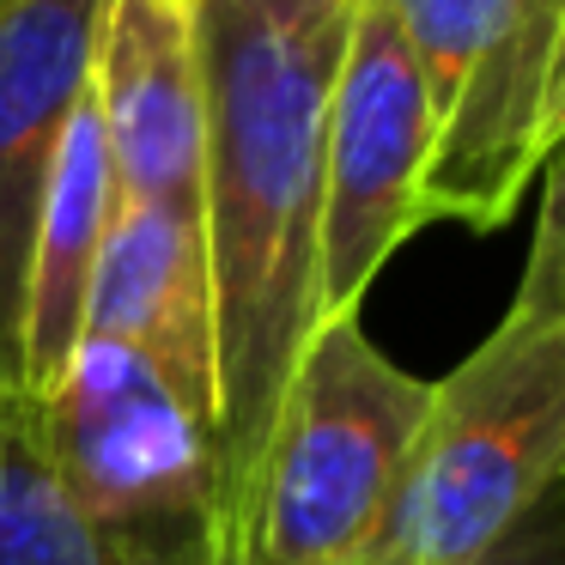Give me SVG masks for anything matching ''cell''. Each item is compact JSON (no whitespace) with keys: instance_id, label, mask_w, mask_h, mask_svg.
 I'll use <instances>...</instances> for the list:
<instances>
[{"instance_id":"3","label":"cell","mask_w":565,"mask_h":565,"mask_svg":"<svg viewBox=\"0 0 565 565\" xmlns=\"http://www.w3.org/2000/svg\"><path fill=\"white\" fill-rule=\"evenodd\" d=\"M431 402L359 317L322 322L286 383L237 565H365Z\"/></svg>"},{"instance_id":"13","label":"cell","mask_w":565,"mask_h":565,"mask_svg":"<svg viewBox=\"0 0 565 565\" xmlns=\"http://www.w3.org/2000/svg\"><path fill=\"white\" fill-rule=\"evenodd\" d=\"M535 244L553 256V274H559V286H565V140L547 152V195H541Z\"/></svg>"},{"instance_id":"11","label":"cell","mask_w":565,"mask_h":565,"mask_svg":"<svg viewBox=\"0 0 565 565\" xmlns=\"http://www.w3.org/2000/svg\"><path fill=\"white\" fill-rule=\"evenodd\" d=\"M383 13L402 31L407 55L419 67V86H426L431 122L444 128L468 79L480 74V62L511 31L516 0H383Z\"/></svg>"},{"instance_id":"4","label":"cell","mask_w":565,"mask_h":565,"mask_svg":"<svg viewBox=\"0 0 565 565\" xmlns=\"http://www.w3.org/2000/svg\"><path fill=\"white\" fill-rule=\"evenodd\" d=\"M43 444L122 565H237L213 431L122 347L86 341L43 402Z\"/></svg>"},{"instance_id":"12","label":"cell","mask_w":565,"mask_h":565,"mask_svg":"<svg viewBox=\"0 0 565 565\" xmlns=\"http://www.w3.org/2000/svg\"><path fill=\"white\" fill-rule=\"evenodd\" d=\"M456 565H565V487L553 499H541L504 541H492L487 553Z\"/></svg>"},{"instance_id":"10","label":"cell","mask_w":565,"mask_h":565,"mask_svg":"<svg viewBox=\"0 0 565 565\" xmlns=\"http://www.w3.org/2000/svg\"><path fill=\"white\" fill-rule=\"evenodd\" d=\"M0 565H122L67 499L38 402H0Z\"/></svg>"},{"instance_id":"14","label":"cell","mask_w":565,"mask_h":565,"mask_svg":"<svg viewBox=\"0 0 565 565\" xmlns=\"http://www.w3.org/2000/svg\"><path fill=\"white\" fill-rule=\"evenodd\" d=\"M565 140V31L553 43V67H547V98H541V152H553Z\"/></svg>"},{"instance_id":"6","label":"cell","mask_w":565,"mask_h":565,"mask_svg":"<svg viewBox=\"0 0 565 565\" xmlns=\"http://www.w3.org/2000/svg\"><path fill=\"white\" fill-rule=\"evenodd\" d=\"M110 0H0V402H31L19 371L25 280L62 140L92 98Z\"/></svg>"},{"instance_id":"15","label":"cell","mask_w":565,"mask_h":565,"mask_svg":"<svg viewBox=\"0 0 565 565\" xmlns=\"http://www.w3.org/2000/svg\"><path fill=\"white\" fill-rule=\"evenodd\" d=\"M516 19H523V25L553 50V43H559V31H565V0H516Z\"/></svg>"},{"instance_id":"2","label":"cell","mask_w":565,"mask_h":565,"mask_svg":"<svg viewBox=\"0 0 565 565\" xmlns=\"http://www.w3.org/2000/svg\"><path fill=\"white\" fill-rule=\"evenodd\" d=\"M565 487V286L529 249L499 329L431 383L365 565H456Z\"/></svg>"},{"instance_id":"8","label":"cell","mask_w":565,"mask_h":565,"mask_svg":"<svg viewBox=\"0 0 565 565\" xmlns=\"http://www.w3.org/2000/svg\"><path fill=\"white\" fill-rule=\"evenodd\" d=\"M86 341L135 353L201 426H220L213 280L201 225H183L171 213L116 207L86 298Z\"/></svg>"},{"instance_id":"9","label":"cell","mask_w":565,"mask_h":565,"mask_svg":"<svg viewBox=\"0 0 565 565\" xmlns=\"http://www.w3.org/2000/svg\"><path fill=\"white\" fill-rule=\"evenodd\" d=\"M110 220H116L110 152H104L98 110H92V98H86L74 116V128H67V140H62L50 195H43L38 244H31L19 371H25V395L38 407L62 390L74 359H79V341H86V298H92V274H98Z\"/></svg>"},{"instance_id":"7","label":"cell","mask_w":565,"mask_h":565,"mask_svg":"<svg viewBox=\"0 0 565 565\" xmlns=\"http://www.w3.org/2000/svg\"><path fill=\"white\" fill-rule=\"evenodd\" d=\"M92 110L110 152L116 207L201 225V98L195 0H110L92 62Z\"/></svg>"},{"instance_id":"1","label":"cell","mask_w":565,"mask_h":565,"mask_svg":"<svg viewBox=\"0 0 565 565\" xmlns=\"http://www.w3.org/2000/svg\"><path fill=\"white\" fill-rule=\"evenodd\" d=\"M359 0H195L207 159L201 237L220 365V480L232 553L280 419L286 383L317 334L322 128Z\"/></svg>"},{"instance_id":"5","label":"cell","mask_w":565,"mask_h":565,"mask_svg":"<svg viewBox=\"0 0 565 565\" xmlns=\"http://www.w3.org/2000/svg\"><path fill=\"white\" fill-rule=\"evenodd\" d=\"M438 147L419 67L383 0H359L322 128L317 329L359 317L383 262L426 225V164Z\"/></svg>"}]
</instances>
